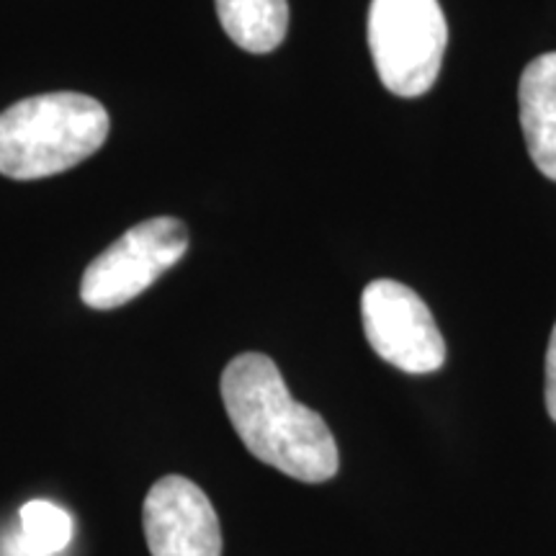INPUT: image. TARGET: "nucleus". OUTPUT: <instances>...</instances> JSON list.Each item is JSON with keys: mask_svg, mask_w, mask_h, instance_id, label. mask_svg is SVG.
<instances>
[{"mask_svg": "<svg viewBox=\"0 0 556 556\" xmlns=\"http://www.w3.org/2000/svg\"><path fill=\"white\" fill-rule=\"evenodd\" d=\"M448 45L438 0H371L368 50L387 90L417 99L435 86Z\"/></svg>", "mask_w": 556, "mask_h": 556, "instance_id": "3", "label": "nucleus"}, {"mask_svg": "<svg viewBox=\"0 0 556 556\" xmlns=\"http://www.w3.org/2000/svg\"><path fill=\"white\" fill-rule=\"evenodd\" d=\"M222 29L240 50L274 52L289 29V0H214Z\"/></svg>", "mask_w": 556, "mask_h": 556, "instance_id": "8", "label": "nucleus"}, {"mask_svg": "<svg viewBox=\"0 0 556 556\" xmlns=\"http://www.w3.org/2000/svg\"><path fill=\"white\" fill-rule=\"evenodd\" d=\"M520 127L533 165L556 180V52L528 62L518 86Z\"/></svg>", "mask_w": 556, "mask_h": 556, "instance_id": "7", "label": "nucleus"}, {"mask_svg": "<svg viewBox=\"0 0 556 556\" xmlns=\"http://www.w3.org/2000/svg\"><path fill=\"white\" fill-rule=\"evenodd\" d=\"M189 250V232L176 217L139 222L86 268L80 299L90 309H116L150 289Z\"/></svg>", "mask_w": 556, "mask_h": 556, "instance_id": "4", "label": "nucleus"}, {"mask_svg": "<svg viewBox=\"0 0 556 556\" xmlns=\"http://www.w3.org/2000/svg\"><path fill=\"white\" fill-rule=\"evenodd\" d=\"M222 400L240 441L263 464L319 484L338 475V446L328 422L291 397L278 366L263 353H242L222 374Z\"/></svg>", "mask_w": 556, "mask_h": 556, "instance_id": "1", "label": "nucleus"}, {"mask_svg": "<svg viewBox=\"0 0 556 556\" xmlns=\"http://www.w3.org/2000/svg\"><path fill=\"white\" fill-rule=\"evenodd\" d=\"M109 114L86 93L60 90L13 103L0 114V173L37 180L65 173L109 137Z\"/></svg>", "mask_w": 556, "mask_h": 556, "instance_id": "2", "label": "nucleus"}, {"mask_svg": "<svg viewBox=\"0 0 556 556\" xmlns=\"http://www.w3.org/2000/svg\"><path fill=\"white\" fill-rule=\"evenodd\" d=\"M546 409L548 415H552V420L556 422V325L546 351Z\"/></svg>", "mask_w": 556, "mask_h": 556, "instance_id": "10", "label": "nucleus"}, {"mask_svg": "<svg viewBox=\"0 0 556 556\" xmlns=\"http://www.w3.org/2000/svg\"><path fill=\"white\" fill-rule=\"evenodd\" d=\"M361 315L368 345L379 358L407 374L438 371L446 361V340L420 294L392 278L364 289Z\"/></svg>", "mask_w": 556, "mask_h": 556, "instance_id": "5", "label": "nucleus"}, {"mask_svg": "<svg viewBox=\"0 0 556 556\" xmlns=\"http://www.w3.org/2000/svg\"><path fill=\"white\" fill-rule=\"evenodd\" d=\"M142 520L152 556H222L217 510L191 479H157L144 497Z\"/></svg>", "mask_w": 556, "mask_h": 556, "instance_id": "6", "label": "nucleus"}, {"mask_svg": "<svg viewBox=\"0 0 556 556\" xmlns=\"http://www.w3.org/2000/svg\"><path fill=\"white\" fill-rule=\"evenodd\" d=\"M21 536L37 548L39 554L54 556L65 552L73 539V520L62 507L47 500H31L21 507Z\"/></svg>", "mask_w": 556, "mask_h": 556, "instance_id": "9", "label": "nucleus"}]
</instances>
